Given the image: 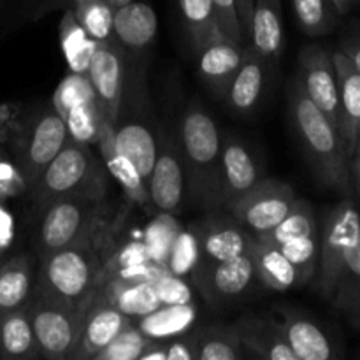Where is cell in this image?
Segmentation results:
<instances>
[{
	"instance_id": "cell-1",
	"label": "cell",
	"mask_w": 360,
	"mask_h": 360,
	"mask_svg": "<svg viewBox=\"0 0 360 360\" xmlns=\"http://www.w3.org/2000/svg\"><path fill=\"white\" fill-rule=\"evenodd\" d=\"M288 111L292 127L319 181L327 188L350 195L354 190L343 137L338 127L309 101L297 79L288 88Z\"/></svg>"
},
{
	"instance_id": "cell-2",
	"label": "cell",
	"mask_w": 360,
	"mask_h": 360,
	"mask_svg": "<svg viewBox=\"0 0 360 360\" xmlns=\"http://www.w3.org/2000/svg\"><path fill=\"white\" fill-rule=\"evenodd\" d=\"M108 231L41 255L35 294L70 308H81L97 288L102 266L108 259Z\"/></svg>"
},
{
	"instance_id": "cell-3",
	"label": "cell",
	"mask_w": 360,
	"mask_h": 360,
	"mask_svg": "<svg viewBox=\"0 0 360 360\" xmlns=\"http://www.w3.org/2000/svg\"><path fill=\"white\" fill-rule=\"evenodd\" d=\"M179 153L192 199L207 210L220 207L221 134L213 116L199 105H192L183 115Z\"/></svg>"
},
{
	"instance_id": "cell-4",
	"label": "cell",
	"mask_w": 360,
	"mask_h": 360,
	"mask_svg": "<svg viewBox=\"0 0 360 360\" xmlns=\"http://www.w3.org/2000/svg\"><path fill=\"white\" fill-rule=\"evenodd\" d=\"M108 186V169L91 146L69 139L63 150L41 172L30 193L35 204L44 207L46 204L65 197L105 199Z\"/></svg>"
},
{
	"instance_id": "cell-5",
	"label": "cell",
	"mask_w": 360,
	"mask_h": 360,
	"mask_svg": "<svg viewBox=\"0 0 360 360\" xmlns=\"http://www.w3.org/2000/svg\"><path fill=\"white\" fill-rule=\"evenodd\" d=\"M39 227L41 255L109 229V204L94 197H65L46 204Z\"/></svg>"
},
{
	"instance_id": "cell-6",
	"label": "cell",
	"mask_w": 360,
	"mask_h": 360,
	"mask_svg": "<svg viewBox=\"0 0 360 360\" xmlns=\"http://www.w3.org/2000/svg\"><path fill=\"white\" fill-rule=\"evenodd\" d=\"M360 238V210L350 197L330 207L319 229L316 288L330 301L348 253Z\"/></svg>"
},
{
	"instance_id": "cell-7",
	"label": "cell",
	"mask_w": 360,
	"mask_h": 360,
	"mask_svg": "<svg viewBox=\"0 0 360 360\" xmlns=\"http://www.w3.org/2000/svg\"><path fill=\"white\" fill-rule=\"evenodd\" d=\"M13 141L16 144V164L30 192L41 172L69 143V132L62 116L51 108L28 123L21 122Z\"/></svg>"
},
{
	"instance_id": "cell-8",
	"label": "cell",
	"mask_w": 360,
	"mask_h": 360,
	"mask_svg": "<svg viewBox=\"0 0 360 360\" xmlns=\"http://www.w3.org/2000/svg\"><path fill=\"white\" fill-rule=\"evenodd\" d=\"M39 352L53 360L72 359L81 334V308L35 294L27 302Z\"/></svg>"
},
{
	"instance_id": "cell-9",
	"label": "cell",
	"mask_w": 360,
	"mask_h": 360,
	"mask_svg": "<svg viewBox=\"0 0 360 360\" xmlns=\"http://www.w3.org/2000/svg\"><path fill=\"white\" fill-rule=\"evenodd\" d=\"M294 188L280 179L262 178L252 190L227 206L232 217L253 236L267 234L294 206Z\"/></svg>"
},
{
	"instance_id": "cell-10",
	"label": "cell",
	"mask_w": 360,
	"mask_h": 360,
	"mask_svg": "<svg viewBox=\"0 0 360 360\" xmlns=\"http://www.w3.org/2000/svg\"><path fill=\"white\" fill-rule=\"evenodd\" d=\"M86 76L94 86L105 120L115 127L129 91V55L115 39L98 42Z\"/></svg>"
},
{
	"instance_id": "cell-11",
	"label": "cell",
	"mask_w": 360,
	"mask_h": 360,
	"mask_svg": "<svg viewBox=\"0 0 360 360\" xmlns=\"http://www.w3.org/2000/svg\"><path fill=\"white\" fill-rule=\"evenodd\" d=\"M257 280L250 253L218 262H202L192 283L214 308L232 304L250 292Z\"/></svg>"
},
{
	"instance_id": "cell-12",
	"label": "cell",
	"mask_w": 360,
	"mask_h": 360,
	"mask_svg": "<svg viewBox=\"0 0 360 360\" xmlns=\"http://www.w3.org/2000/svg\"><path fill=\"white\" fill-rule=\"evenodd\" d=\"M129 323L132 319L123 315L97 285L81 306V334L72 359L94 360Z\"/></svg>"
},
{
	"instance_id": "cell-13",
	"label": "cell",
	"mask_w": 360,
	"mask_h": 360,
	"mask_svg": "<svg viewBox=\"0 0 360 360\" xmlns=\"http://www.w3.org/2000/svg\"><path fill=\"white\" fill-rule=\"evenodd\" d=\"M295 79L299 81L309 101L338 127L340 91L333 51L319 44L304 46L299 53V72Z\"/></svg>"
},
{
	"instance_id": "cell-14",
	"label": "cell",
	"mask_w": 360,
	"mask_h": 360,
	"mask_svg": "<svg viewBox=\"0 0 360 360\" xmlns=\"http://www.w3.org/2000/svg\"><path fill=\"white\" fill-rule=\"evenodd\" d=\"M150 206L157 213H172L181 207L185 195V169H183L179 146L171 137L158 141L157 160L148 179Z\"/></svg>"
},
{
	"instance_id": "cell-15",
	"label": "cell",
	"mask_w": 360,
	"mask_h": 360,
	"mask_svg": "<svg viewBox=\"0 0 360 360\" xmlns=\"http://www.w3.org/2000/svg\"><path fill=\"white\" fill-rule=\"evenodd\" d=\"M262 179L255 158L238 136L221 137L220 202L227 207Z\"/></svg>"
},
{
	"instance_id": "cell-16",
	"label": "cell",
	"mask_w": 360,
	"mask_h": 360,
	"mask_svg": "<svg viewBox=\"0 0 360 360\" xmlns=\"http://www.w3.org/2000/svg\"><path fill=\"white\" fill-rule=\"evenodd\" d=\"M197 234L202 252V262H218L234 257L250 253L253 243V234L246 231L234 217H214L204 218L195 224Z\"/></svg>"
},
{
	"instance_id": "cell-17",
	"label": "cell",
	"mask_w": 360,
	"mask_h": 360,
	"mask_svg": "<svg viewBox=\"0 0 360 360\" xmlns=\"http://www.w3.org/2000/svg\"><path fill=\"white\" fill-rule=\"evenodd\" d=\"M281 330L297 360H330L340 357L336 343L316 320L297 309H281Z\"/></svg>"
},
{
	"instance_id": "cell-18",
	"label": "cell",
	"mask_w": 360,
	"mask_h": 360,
	"mask_svg": "<svg viewBox=\"0 0 360 360\" xmlns=\"http://www.w3.org/2000/svg\"><path fill=\"white\" fill-rule=\"evenodd\" d=\"M232 327L246 355L267 360H297L278 320L264 315H245L232 323Z\"/></svg>"
},
{
	"instance_id": "cell-19",
	"label": "cell",
	"mask_w": 360,
	"mask_h": 360,
	"mask_svg": "<svg viewBox=\"0 0 360 360\" xmlns=\"http://www.w3.org/2000/svg\"><path fill=\"white\" fill-rule=\"evenodd\" d=\"M115 41L127 55L144 53L157 37L158 20L153 7L141 0H130L115 7Z\"/></svg>"
},
{
	"instance_id": "cell-20",
	"label": "cell",
	"mask_w": 360,
	"mask_h": 360,
	"mask_svg": "<svg viewBox=\"0 0 360 360\" xmlns=\"http://www.w3.org/2000/svg\"><path fill=\"white\" fill-rule=\"evenodd\" d=\"M267 79V62L250 46L224 94V101L238 115H250L259 108Z\"/></svg>"
},
{
	"instance_id": "cell-21",
	"label": "cell",
	"mask_w": 360,
	"mask_h": 360,
	"mask_svg": "<svg viewBox=\"0 0 360 360\" xmlns=\"http://www.w3.org/2000/svg\"><path fill=\"white\" fill-rule=\"evenodd\" d=\"M333 56L338 72V91H340L338 129L343 137L348 160H350L360 129V72L340 49L333 51Z\"/></svg>"
},
{
	"instance_id": "cell-22",
	"label": "cell",
	"mask_w": 360,
	"mask_h": 360,
	"mask_svg": "<svg viewBox=\"0 0 360 360\" xmlns=\"http://www.w3.org/2000/svg\"><path fill=\"white\" fill-rule=\"evenodd\" d=\"M197 69L204 83L211 88L217 95L224 97L229 83L234 74L238 72L239 65L245 56L243 44L224 37L220 41L210 42L197 49Z\"/></svg>"
},
{
	"instance_id": "cell-23",
	"label": "cell",
	"mask_w": 360,
	"mask_h": 360,
	"mask_svg": "<svg viewBox=\"0 0 360 360\" xmlns=\"http://www.w3.org/2000/svg\"><path fill=\"white\" fill-rule=\"evenodd\" d=\"M248 41L267 63H276L281 58L285 49L281 0H255L253 2Z\"/></svg>"
},
{
	"instance_id": "cell-24",
	"label": "cell",
	"mask_w": 360,
	"mask_h": 360,
	"mask_svg": "<svg viewBox=\"0 0 360 360\" xmlns=\"http://www.w3.org/2000/svg\"><path fill=\"white\" fill-rule=\"evenodd\" d=\"M112 132H115V127L105 123L101 130V137H98L97 148L101 151L102 162H104L105 169H108L109 174L116 179L122 190L125 192L127 199L132 200L134 204L141 207L150 206V192H148V183L144 181V178L141 176V172L137 171L136 165L122 153L118 151V148L115 146V141H112Z\"/></svg>"
},
{
	"instance_id": "cell-25",
	"label": "cell",
	"mask_w": 360,
	"mask_h": 360,
	"mask_svg": "<svg viewBox=\"0 0 360 360\" xmlns=\"http://www.w3.org/2000/svg\"><path fill=\"white\" fill-rule=\"evenodd\" d=\"M250 255L255 266L257 280L271 290L287 292L304 283L301 273L295 269L294 264L283 255L278 246L253 236Z\"/></svg>"
},
{
	"instance_id": "cell-26",
	"label": "cell",
	"mask_w": 360,
	"mask_h": 360,
	"mask_svg": "<svg viewBox=\"0 0 360 360\" xmlns=\"http://www.w3.org/2000/svg\"><path fill=\"white\" fill-rule=\"evenodd\" d=\"M112 141L118 151H122L137 167L144 181L148 183L155 160H157L158 141L148 125L141 122H120L115 125Z\"/></svg>"
},
{
	"instance_id": "cell-27",
	"label": "cell",
	"mask_w": 360,
	"mask_h": 360,
	"mask_svg": "<svg viewBox=\"0 0 360 360\" xmlns=\"http://www.w3.org/2000/svg\"><path fill=\"white\" fill-rule=\"evenodd\" d=\"M195 320L197 304L192 301L185 302V304L160 306L155 311L137 319L136 326L148 340L167 341L171 338L192 330Z\"/></svg>"
},
{
	"instance_id": "cell-28",
	"label": "cell",
	"mask_w": 360,
	"mask_h": 360,
	"mask_svg": "<svg viewBox=\"0 0 360 360\" xmlns=\"http://www.w3.org/2000/svg\"><path fill=\"white\" fill-rule=\"evenodd\" d=\"M41 355L27 304L2 313V341L0 359L23 360Z\"/></svg>"
},
{
	"instance_id": "cell-29",
	"label": "cell",
	"mask_w": 360,
	"mask_h": 360,
	"mask_svg": "<svg viewBox=\"0 0 360 360\" xmlns=\"http://www.w3.org/2000/svg\"><path fill=\"white\" fill-rule=\"evenodd\" d=\"M98 287L104 290L109 301L129 319L136 320L148 313L160 308V301L155 292L153 281H139V283H130V281L108 280L104 283H98Z\"/></svg>"
},
{
	"instance_id": "cell-30",
	"label": "cell",
	"mask_w": 360,
	"mask_h": 360,
	"mask_svg": "<svg viewBox=\"0 0 360 360\" xmlns=\"http://www.w3.org/2000/svg\"><path fill=\"white\" fill-rule=\"evenodd\" d=\"M58 35L60 46H62L63 56H65L70 72L86 74L98 42L86 34V30L76 20L74 11L70 7H67L62 20H60Z\"/></svg>"
},
{
	"instance_id": "cell-31",
	"label": "cell",
	"mask_w": 360,
	"mask_h": 360,
	"mask_svg": "<svg viewBox=\"0 0 360 360\" xmlns=\"http://www.w3.org/2000/svg\"><path fill=\"white\" fill-rule=\"evenodd\" d=\"M32 266L25 255H14L0 264V311L21 308L32 297Z\"/></svg>"
},
{
	"instance_id": "cell-32",
	"label": "cell",
	"mask_w": 360,
	"mask_h": 360,
	"mask_svg": "<svg viewBox=\"0 0 360 360\" xmlns=\"http://www.w3.org/2000/svg\"><path fill=\"white\" fill-rule=\"evenodd\" d=\"M178 4L183 23L195 51L210 42L225 37L217 21L213 0H178Z\"/></svg>"
},
{
	"instance_id": "cell-33",
	"label": "cell",
	"mask_w": 360,
	"mask_h": 360,
	"mask_svg": "<svg viewBox=\"0 0 360 360\" xmlns=\"http://www.w3.org/2000/svg\"><path fill=\"white\" fill-rule=\"evenodd\" d=\"M319 229V221H316L311 204L308 200L295 199L294 206L288 211L287 217L276 227L271 229L267 234L257 236V238L264 239V241L271 243L274 246H281L288 241H294V239L316 236Z\"/></svg>"
},
{
	"instance_id": "cell-34",
	"label": "cell",
	"mask_w": 360,
	"mask_h": 360,
	"mask_svg": "<svg viewBox=\"0 0 360 360\" xmlns=\"http://www.w3.org/2000/svg\"><path fill=\"white\" fill-rule=\"evenodd\" d=\"M62 118L65 122L69 139L86 146H97L102 127L109 123L97 98L74 105Z\"/></svg>"
},
{
	"instance_id": "cell-35",
	"label": "cell",
	"mask_w": 360,
	"mask_h": 360,
	"mask_svg": "<svg viewBox=\"0 0 360 360\" xmlns=\"http://www.w3.org/2000/svg\"><path fill=\"white\" fill-rule=\"evenodd\" d=\"M246 352L232 326H211L197 330V360H239Z\"/></svg>"
},
{
	"instance_id": "cell-36",
	"label": "cell",
	"mask_w": 360,
	"mask_h": 360,
	"mask_svg": "<svg viewBox=\"0 0 360 360\" xmlns=\"http://www.w3.org/2000/svg\"><path fill=\"white\" fill-rule=\"evenodd\" d=\"M330 302L348 320L360 311V238L341 267Z\"/></svg>"
},
{
	"instance_id": "cell-37",
	"label": "cell",
	"mask_w": 360,
	"mask_h": 360,
	"mask_svg": "<svg viewBox=\"0 0 360 360\" xmlns=\"http://www.w3.org/2000/svg\"><path fill=\"white\" fill-rule=\"evenodd\" d=\"M70 9L94 41L105 42L115 39V7L108 0H70Z\"/></svg>"
},
{
	"instance_id": "cell-38",
	"label": "cell",
	"mask_w": 360,
	"mask_h": 360,
	"mask_svg": "<svg viewBox=\"0 0 360 360\" xmlns=\"http://www.w3.org/2000/svg\"><path fill=\"white\" fill-rule=\"evenodd\" d=\"M299 28L309 37L330 34L340 23L336 7L330 0H290Z\"/></svg>"
},
{
	"instance_id": "cell-39",
	"label": "cell",
	"mask_w": 360,
	"mask_h": 360,
	"mask_svg": "<svg viewBox=\"0 0 360 360\" xmlns=\"http://www.w3.org/2000/svg\"><path fill=\"white\" fill-rule=\"evenodd\" d=\"M200 264H202V252H200L197 227L195 225L183 227L176 238L174 245H172L171 252H169L165 267H167L169 273L176 274V276L192 280Z\"/></svg>"
},
{
	"instance_id": "cell-40",
	"label": "cell",
	"mask_w": 360,
	"mask_h": 360,
	"mask_svg": "<svg viewBox=\"0 0 360 360\" xmlns=\"http://www.w3.org/2000/svg\"><path fill=\"white\" fill-rule=\"evenodd\" d=\"M183 225L179 224L172 213H158L150 224L146 225L143 234V241L146 245L150 260L165 267L169 252L178 238Z\"/></svg>"
},
{
	"instance_id": "cell-41",
	"label": "cell",
	"mask_w": 360,
	"mask_h": 360,
	"mask_svg": "<svg viewBox=\"0 0 360 360\" xmlns=\"http://www.w3.org/2000/svg\"><path fill=\"white\" fill-rule=\"evenodd\" d=\"M150 343L151 340L137 329L132 320V323H129L104 350L98 352L94 360H141Z\"/></svg>"
},
{
	"instance_id": "cell-42",
	"label": "cell",
	"mask_w": 360,
	"mask_h": 360,
	"mask_svg": "<svg viewBox=\"0 0 360 360\" xmlns=\"http://www.w3.org/2000/svg\"><path fill=\"white\" fill-rule=\"evenodd\" d=\"M94 98H97V95H95V90L86 74L70 72L56 86L51 104L55 108V111L60 116H63L74 105L94 101Z\"/></svg>"
},
{
	"instance_id": "cell-43",
	"label": "cell",
	"mask_w": 360,
	"mask_h": 360,
	"mask_svg": "<svg viewBox=\"0 0 360 360\" xmlns=\"http://www.w3.org/2000/svg\"><path fill=\"white\" fill-rule=\"evenodd\" d=\"M278 248L283 252V255L301 273L304 283L315 276L316 266H319V234L294 239V241L285 243Z\"/></svg>"
},
{
	"instance_id": "cell-44",
	"label": "cell",
	"mask_w": 360,
	"mask_h": 360,
	"mask_svg": "<svg viewBox=\"0 0 360 360\" xmlns=\"http://www.w3.org/2000/svg\"><path fill=\"white\" fill-rule=\"evenodd\" d=\"M148 260H150V255H148L146 245H144L143 239H134V241L125 243V245H122L108 255L104 266H102L98 283L108 276H111L115 271L129 266H136V264L141 262H148Z\"/></svg>"
},
{
	"instance_id": "cell-45",
	"label": "cell",
	"mask_w": 360,
	"mask_h": 360,
	"mask_svg": "<svg viewBox=\"0 0 360 360\" xmlns=\"http://www.w3.org/2000/svg\"><path fill=\"white\" fill-rule=\"evenodd\" d=\"M153 287L162 306L185 304V302L193 301V292L188 281L169 271L153 281Z\"/></svg>"
},
{
	"instance_id": "cell-46",
	"label": "cell",
	"mask_w": 360,
	"mask_h": 360,
	"mask_svg": "<svg viewBox=\"0 0 360 360\" xmlns=\"http://www.w3.org/2000/svg\"><path fill=\"white\" fill-rule=\"evenodd\" d=\"M28 192V185L18 167L16 160H11L6 153L0 155V200L21 195Z\"/></svg>"
},
{
	"instance_id": "cell-47",
	"label": "cell",
	"mask_w": 360,
	"mask_h": 360,
	"mask_svg": "<svg viewBox=\"0 0 360 360\" xmlns=\"http://www.w3.org/2000/svg\"><path fill=\"white\" fill-rule=\"evenodd\" d=\"M213 7L221 34L227 39H231V41L243 44L246 39L245 34H243L241 23H239L236 0H213Z\"/></svg>"
},
{
	"instance_id": "cell-48",
	"label": "cell",
	"mask_w": 360,
	"mask_h": 360,
	"mask_svg": "<svg viewBox=\"0 0 360 360\" xmlns=\"http://www.w3.org/2000/svg\"><path fill=\"white\" fill-rule=\"evenodd\" d=\"M164 273H167V267L160 266V264L153 262V260H148V262H141V264H136V266H129V267H123V269L115 271L111 276L102 280L101 283H104V281L108 280L130 281V283H139V281H155Z\"/></svg>"
},
{
	"instance_id": "cell-49",
	"label": "cell",
	"mask_w": 360,
	"mask_h": 360,
	"mask_svg": "<svg viewBox=\"0 0 360 360\" xmlns=\"http://www.w3.org/2000/svg\"><path fill=\"white\" fill-rule=\"evenodd\" d=\"M165 360H197V330L165 341Z\"/></svg>"
},
{
	"instance_id": "cell-50",
	"label": "cell",
	"mask_w": 360,
	"mask_h": 360,
	"mask_svg": "<svg viewBox=\"0 0 360 360\" xmlns=\"http://www.w3.org/2000/svg\"><path fill=\"white\" fill-rule=\"evenodd\" d=\"M21 125V105L18 102L0 104V144L13 141Z\"/></svg>"
},
{
	"instance_id": "cell-51",
	"label": "cell",
	"mask_w": 360,
	"mask_h": 360,
	"mask_svg": "<svg viewBox=\"0 0 360 360\" xmlns=\"http://www.w3.org/2000/svg\"><path fill=\"white\" fill-rule=\"evenodd\" d=\"M340 49L360 72V21H354L345 32L340 42Z\"/></svg>"
},
{
	"instance_id": "cell-52",
	"label": "cell",
	"mask_w": 360,
	"mask_h": 360,
	"mask_svg": "<svg viewBox=\"0 0 360 360\" xmlns=\"http://www.w3.org/2000/svg\"><path fill=\"white\" fill-rule=\"evenodd\" d=\"M14 241V218L13 213L4 206V200H0V255L11 248Z\"/></svg>"
},
{
	"instance_id": "cell-53",
	"label": "cell",
	"mask_w": 360,
	"mask_h": 360,
	"mask_svg": "<svg viewBox=\"0 0 360 360\" xmlns=\"http://www.w3.org/2000/svg\"><path fill=\"white\" fill-rule=\"evenodd\" d=\"M253 2H255V0H236L239 23H241V28H243V34H245V39H248V35H250V25H252Z\"/></svg>"
},
{
	"instance_id": "cell-54",
	"label": "cell",
	"mask_w": 360,
	"mask_h": 360,
	"mask_svg": "<svg viewBox=\"0 0 360 360\" xmlns=\"http://www.w3.org/2000/svg\"><path fill=\"white\" fill-rule=\"evenodd\" d=\"M348 171H350L352 190H354V193L360 200V153H355L354 157H350V160H348Z\"/></svg>"
},
{
	"instance_id": "cell-55",
	"label": "cell",
	"mask_w": 360,
	"mask_h": 360,
	"mask_svg": "<svg viewBox=\"0 0 360 360\" xmlns=\"http://www.w3.org/2000/svg\"><path fill=\"white\" fill-rule=\"evenodd\" d=\"M141 360H165V341L151 340Z\"/></svg>"
},
{
	"instance_id": "cell-56",
	"label": "cell",
	"mask_w": 360,
	"mask_h": 360,
	"mask_svg": "<svg viewBox=\"0 0 360 360\" xmlns=\"http://www.w3.org/2000/svg\"><path fill=\"white\" fill-rule=\"evenodd\" d=\"M330 2H333V6L336 7L338 13L343 16V14L350 13L355 6H359L360 0H330Z\"/></svg>"
},
{
	"instance_id": "cell-57",
	"label": "cell",
	"mask_w": 360,
	"mask_h": 360,
	"mask_svg": "<svg viewBox=\"0 0 360 360\" xmlns=\"http://www.w3.org/2000/svg\"><path fill=\"white\" fill-rule=\"evenodd\" d=\"M350 323H352V326L355 327V329L360 330V311H357V313H355L354 316H352V319H350Z\"/></svg>"
},
{
	"instance_id": "cell-58",
	"label": "cell",
	"mask_w": 360,
	"mask_h": 360,
	"mask_svg": "<svg viewBox=\"0 0 360 360\" xmlns=\"http://www.w3.org/2000/svg\"><path fill=\"white\" fill-rule=\"evenodd\" d=\"M355 153H360V129H359V132H357V139H355L354 155H355ZM354 155H352V157H354Z\"/></svg>"
},
{
	"instance_id": "cell-59",
	"label": "cell",
	"mask_w": 360,
	"mask_h": 360,
	"mask_svg": "<svg viewBox=\"0 0 360 360\" xmlns=\"http://www.w3.org/2000/svg\"><path fill=\"white\" fill-rule=\"evenodd\" d=\"M109 4H111L112 7H118V6H123V4H127V2H130V0H108Z\"/></svg>"
},
{
	"instance_id": "cell-60",
	"label": "cell",
	"mask_w": 360,
	"mask_h": 360,
	"mask_svg": "<svg viewBox=\"0 0 360 360\" xmlns=\"http://www.w3.org/2000/svg\"><path fill=\"white\" fill-rule=\"evenodd\" d=\"M0 341H2V311H0Z\"/></svg>"
},
{
	"instance_id": "cell-61",
	"label": "cell",
	"mask_w": 360,
	"mask_h": 360,
	"mask_svg": "<svg viewBox=\"0 0 360 360\" xmlns=\"http://www.w3.org/2000/svg\"><path fill=\"white\" fill-rule=\"evenodd\" d=\"M2 153H4V151H2V150H0V155H2Z\"/></svg>"
}]
</instances>
